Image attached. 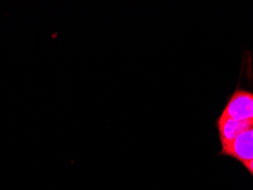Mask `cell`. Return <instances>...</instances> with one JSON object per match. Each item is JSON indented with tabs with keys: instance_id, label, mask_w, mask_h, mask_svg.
Segmentation results:
<instances>
[{
	"instance_id": "obj_1",
	"label": "cell",
	"mask_w": 253,
	"mask_h": 190,
	"mask_svg": "<svg viewBox=\"0 0 253 190\" xmlns=\"http://www.w3.org/2000/svg\"><path fill=\"white\" fill-rule=\"evenodd\" d=\"M220 116L235 121H253V92L236 89L227 100Z\"/></svg>"
},
{
	"instance_id": "obj_2",
	"label": "cell",
	"mask_w": 253,
	"mask_h": 190,
	"mask_svg": "<svg viewBox=\"0 0 253 190\" xmlns=\"http://www.w3.org/2000/svg\"><path fill=\"white\" fill-rule=\"evenodd\" d=\"M220 156L235 159L242 164L253 161V125L219 152Z\"/></svg>"
},
{
	"instance_id": "obj_3",
	"label": "cell",
	"mask_w": 253,
	"mask_h": 190,
	"mask_svg": "<svg viewBox=\"0 0 253 190\" xmlns=\"http://www.w3.org/2000/svg\"><path fill=\"white\" fill-rule=\"evenodd\" d=\"M221 150L233 143L241 133L247 131L253 125V121H235L232 118L219 116L215 122Z\"/></svg>"
},
{
	"instance_id": "obj_4",
	"label": "cell",
	"mask_w": 253,
	"mask_h": 190,
	"mask_svg": "<svg viewBox=\"0 0 253 190\" xmlns=\"http://www.w3.org/2000/svg\"><path fill=\"white\" fill-rule=\"evenodd\" d=\"M243 166L245 167V170H247L248 172L251 174V177L253 178V161H251V162H248V163L243 164Z\"/></svg>"
}]
</instances>
